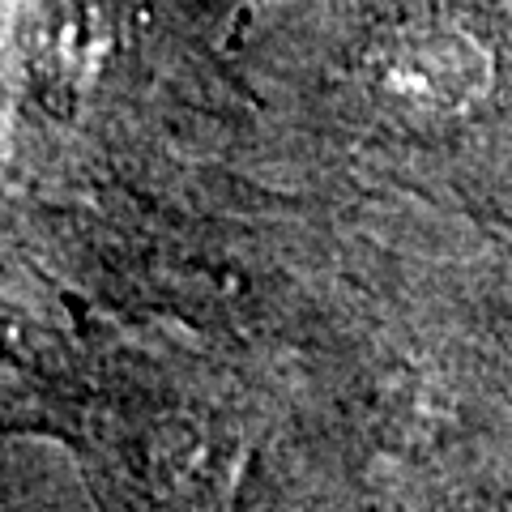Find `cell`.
Here are the masks:
<instances>
[{
  "instance_id": "1",
  "label": "cell",
  "mask_w": 512,
  "mask_h": 512,
  "mask_svg": "<svg viewBox=\"0 0 512 512\" xmlns=\"http://www.w3.org/2000/svg\"><path fill=\"white\" fill-rule=\"evenodd\" d=\"M376 82L384 99L419 111H457L474 103L491 82L483 47L466 35L414 30L393 39L376 60Z\"/></svg>"
}]
</instances>
